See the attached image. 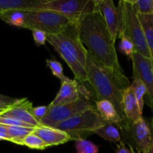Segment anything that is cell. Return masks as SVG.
I'll use <instances>...</instances> for the list:
<instances>
[{
  "instance_id": "obj_1",
  "label": "cell",
  "mask_w": 153,
  "mask_h": 153,
  "mask_svg": "<svg viewBox=\"0 0 153 153\" xmlns=\"http://www.w3.org/2000/svg\"><path fill=\"white\" fill-rule=\"evenodd\" d=\"M77 23L81 41L86 46L88 53L118 74L125 75L120 64L115 42L100 10L86 15Z\"/></svg>"
},
{
  "instance_id": "obj_2",
  "label": "cell",
  "mask_w": 153,
  "mask_h": 153,
  "mask_svg": "<svg viewBox=\"0 0 153 153\" xmlns=\"http://www.w3.org/2000/svg\"><path fill=\"white\" fill-rule=\"evenodd\" d=\"M86 73L87 82L92 86L97 96V100L110 101L114 105L120 117L124 120H127L122 106L123 94L131 85L126 76L118 74L88 52L87 55Z\"/></svg>"
},
{
  "instance_id": "obj_3",
  "label": "cell",
  "mask_w": 153,
  "mask_h": 153,
  "mask_svg": "<svg viewBox=\"0 0 153 153\" xmlns=\"http://www.w3.org/2000/svg\"><path fill=\"white\" fill-rule=\"evenodd\" d=\"M46 41L64 60L76 81L87 82L86 61L88 51L82 43L77 22L70 24L61 33L47 34Z\"/></svg>"
},
{
  "instance_id": "obj_4",
  "label": "cell",
  "mask_w": 153,
  "mask_h": 153,
  "mask_svg": "<svg viewBox=\"0 0 153 153\" xmlns=\"http://www.w3.org/2000/svg\"><path fill=\"white\" fill-rule=\"evenodd\" d=\"M120 26L117 37H126L131 40L134 46V52L146 58H151V52L146 44L143 28L138 18V14L131 4V0L119 1Z\"/></svg>"
},
{
  "instance_id": "obj_5",
  "label": "cell",
  "mask_w": 153,
  "mask_h": 153,
  "mask_svg": "<svg viewBox=\"0 0 153 153\" xmlns=\"http://www.w3.org/2000/svg\"><path fill=\"white\" fill-rule=\"evenodd\" d=\"M109 123L102 118L94 107L72 117L70 119L57 124L53 128L67 133L71 140H76L83 135L94 133L100 127Z\"/></svg>"
},
{
  "instance_id": "obj_6",
  "label": "cell",
  "mask_w": 153,
  "mask_h": 153,
  "mask_svg": "<svg viewBox=\"0 0 153 153\" xmlns=\"http://www.w3.org/2000/svg\"><path fill=\"white\" fill-rule=\"evenodd\" d=\"M71 23L72 21L57 12L39 9L26 11L23 28L39 30L54 35L61 33Z\"/></svg>"
},
{
  "instance_id": "obj_7",
  "label": "cell",
  "mask_w": 153,
  "mask_h": 153,
  "mask_svg": "<svg viewBox=\"0 0 153 153\" xmlns=\"http://www.w3.org/2000/svg\"><path fill=\"white\" fill-rule=\"evenodd\" d=\"M40 10L57 12L73 22L98 10L97 0H47Z\"/></svg>"
},
{
  "instance_id": "obj_8",
  "label": "cell",
  "mask_w": 153,
  "mask_h": 153,
  "mask_svg": "<svg viewBox=\"0 0 153 153\" xmlns=\"http://www.w3.org/2000/svg\"><path fill=\"white\" fill-rule=\"evenodd\" d=\"M93 107L88 96L82 95L76 101L63 105L49 108L46 116L40 121V125L55 127L57 124Z\"/></svg>"
},
{
  "instance_id": "obj_9",
  "label": "cell",
  "mask_w": 153,
  "mask_h": 153,
  "mask_svg": "<svg viewBox=\"0 0 153 153\" xmlns=\"http://www.w3.org/2000/svg\"><path fill=\"white\" fill-rule=\"evenodd\" d=\"M132 61L133 78L141 81L147 90V105L153 109V70L151 58L134 52Z\"/></svg>"
},
{
  "instance_id": "obj_10",
  "label": "cell",
  "mask_w": 153,
  "mask_h": 153,
  "mask_svg": "<svg viewBox=\"0 0 153 153\" xmlns=\"http://www.w3.org/2000/svg\"><path fill=\"white\" fill-rule=\"evenodd\" d=\"M125 127L130 131L137 151L140 153H149L153 143V131L147 121L142 117L135 122L127 121Z\"/></svg>"
},
{
  "instance_id": "obj_11",
  "label": "cell",
  "mask_w": 153,
  "mask_h": 153,
  "mask_svg": "<svg viewBox=\"0 0 153 153\" xmlns=\"http://www.w3.org/2000/svg\"><path fill=\"white\" fill-rule=\"evenodd\" d=\"M33 105L27 98L17 100L0 114L1 117H9L36 127L40 125L32 113Z\"/></svg>"
},
{
  "instance_id": "obj_12",
  "label": "cell",
  "mask_w": 153,
  "mask_h": 153,
  "mask_svg": "<svg viewBox=\"0 0 153 153\" xmlns=\"http://www.w3.org/2000/svg\"><path fill=\"white\" fill-rule=\"evenodd\" d=\"M97 7L104 19L114 42L117 38L120 26V11L112 0H97Z\"/></svg>"
},
{
  "instance_id": "obj_13",
  "label": "cell",
  "mask_w": 153,
  "mask_h": 153,
  "mask_svg": "<svg viewBox=\"0 0 153 153\" xmlns=\"http://www.w3.org/2000/svg\"><path fill=\"white\" fill-rule=\"evenodd\" d=\"M61 82V88L56 97L49 105V108L63 105L73 102L82 97L81 86L76 79L72 80L68 77Z\"/></svg>"
},
{
  "instance_id": "obj_14",
  "label": "cell",
  "mask_w": 153,
  "mask_h": 153,
  "mask_svg": "<svg viewBox=\"0 0 153 153\" xmlns=\"http://www.w3.org/2000/svg\"><path fill=\"white\" fill-rule=\"evenodd\" d=\"M33 133L41 138L48 147L64 144L71 140L70 136L64 131L46 126H37L34 128Z\"/></svg>"
},
{
  "instance_id": "obj_15",
  "label": "cell",
  "mask_w": 153,
  "mask_h": 153,
  "mask_svg": "<svg viewBox=\"0 0 153 153\" xmlns=\"http://www.w3.org/2000/svg\"><path fill=\"white\" fill-rule=\"evenodd\" d=\"M47 0H0V13L11 10L31 11L41 9Z\"/></svg>"
},
{
  "instance_id": "obj_16",
  "label": "cell",
  "mask_w": 153,
  "mask_h": 153,
  "mask_svg": "<svg viewBox=\"0 0 153 153\" xmlns=\"http://www.w3.org/2000/svg\"><path fill=\"white\" fill-rule=\"evenodd\" d=\"M122 106L126 119L129 123L135 122L143 117V113L140 111L138 103L130 86L123 94Z\"/></svg>"
},
{
  "instance_id": "obj_17",
  "label": "cell",
  "mask_w": 153,
  "mask_h": 153,
  "mask_svg": "<svg viewBox=\"0 0 153 153\" xmlns=\"http://www.w3.org/2000/svg\"><path fill=\"white\" fill-rule=\"evenodd\" d=\"M95 102L97 111L102 117V118L106 122L109 123L120 124L126 121L120 117L114 105L108 100H97Z\"/></svg>"
},
{
  "instance_id": "obj_18",
  "label": "cell",
  "mask_w": 153,
  "mask_h": 153,
  "mask_svg": "<svg viewBox=\"0 0 153 153\" xmlns=\"http://www.w3.org/2000/svg\"><path fill=\"white\" fill-rule=\"evenodd\" d=\"M7 131V141L17 145H22L23 139L34 131V128L6 126Z\"/></svg>"
},
{
  "instance_id": "obj_19",
  "label": "cell",
  "mask_w": 153,
  "mask_h": 153,
  "mask_svg": "<svg viewBox=\"0 0 153 153\" xmlns=\"http://www.w3.org/2000/svg\"><path fill=\"white\" fill-rule=\"evenodd\" d=\"M138 14V13H137ZM146 44L150 52H153V14H138Z\"/></svg>"
},
{
  "instance_id": "obj_20",
  "label": "cell",
  "mask_w": 153,
  "mask_h": 153,
  "mask_svg": "<svg viewBox=\"0 0 153 153\" xmlns=\"http://www.w3.org/2000/svg\"><path fill=\"white\" fill-rule=\"evenodd\" d=\"M94 133L108 141L114 143L121 141V135L119 129L113 123H107L100 127Z\"/></svg>"
},
{
  "instance_id": "obj_21",
  "label": "cell",
  "mask_w": 153,
  "mask_h": 153,
  "mask_svg": "<svg viewBox=\"0 0 153 153\" xmlns=\"http://www.w3.org/2000/svg\"><path fill=\"white\" fill-rule=\"evenodd\" d=\"M25 13L23 10H11L0 13V19L9 25L23 28L25 19Z\"/></svg>"
},
{
  "instance_id": "obj_22",
  "label": "cell",
  "mask_w": 153,
  "mask_h": 153,
  "mask_svg": "<svg viewBox=\"0 0 153 153\" xmlns=\"http://www.w3.org/2000/svg\"><path fill=\"white\" fill-rule=\"evenodd\" d=\"M130 88L132 91L136 100L138 103L140 111L143 113L144 105V97L147 95V90L143 82L138 79H134L132 83L130 85Z\"/></svg>"
},
{
  "instance_id": "obj_23",
  "label": "cell",
  "mask_w": 153,
  "mask_h": 153,
  "mask_svg": "<svg viewBox=\"0 0 153 153\" xmlns=\"http://www.w3.org/2000/svg\"><path fill=\"white\" fill-rule=\"evenodd\" d=\"M22 146H25L30 149H38V150H43L48 147L44 141L33 132L23 139L22 142Z\"/></svg>"
},
{
  "instance_id": "obj_24",
  "label": "cell",
  "mask_w": 153,
  "mask_h": 153,
  "mask_svg": "<svg viewBox=\"0 0 153 153\" xmlns=\"http://www.w3.org/2000/svg\"><path fill=\"white\" fill-rule=\"evenodd\" d=\"M76 153H98L99 148L90 140L80 137L75 140Z\"/></svg>"
},
{
  "instance_id": "obj_25",
  "label": "cell",
  "mask_w": 153,
  "mask_h": 153,
  "mask_svg": "<svg viewBox=\"0 0 153 153\" xmlns=\"http://www.w3.org/2000/svg\"><path fill=\"white\" fill-rule=\"evenodd\" d=\"M138 14H153V0H131Z\"/></svg>"
},
{
  "instance_id": "obj_26",
  "label": "cell",
  "mask_w": 153,
  "mask_h": 153,
  "mask_svg": "<svg viewBox=\"0 0 153 153\" xmlns=\"http://www.w3.org/2000/svg\"><path fill=\"white\" fill-rule=\"evenodd\" d=\"M46 65L52 71V74L55 77L58 78L61 80V82L64 81L67 78V76H64L63 73V67L61 64L58 61H55V60H46Z\"/></svg>"
},
{
  "instance_id": "obj_27",
  "label": "cell",
  "mask_w": 153,
  "mask_h": 153,
  "mask_svg": "<svg viewBox=\"0 0 153 153\" xmlns=\"http://www.w3.org/2000/svg\"><path fill=\"white\" fill-rule=\"evenodd\" d=\"M120 39L121 41L120 43V49L128 58L131 59L134 52V44L131 40L127 37H120Z\"/></svg>"
},
{
  "instance_id": "obj_28",
  "label": "cell",
  "mask_w": 153,
  "mask_h": 153,
  "mask_svg": "<svg viewBox=\"0 0 153 153\" xmlns=\"http://www.w3.org/2000/svg\"><path fill=\"white\" fill-rule=\"evenodd\" d=\"M49 105H41V106H37V107H34L32 109V113L35 119L40 123V121L46 115L47 112L49 111Z\"/></svg>"
},
{
  "instance_id": "obj_29",
  "label": "cell",
  "mask_w": 153,
  "mask_h": 153,
  "mask_svg": "<svg viewBox=\"0 0 153 153\" xmlns=\"http://www.w3.org/2000/svg\"><path fill=\"white\" fill-rule=\"evenodd\" d=\"M31 31H32L33 39H34L36 45L38 46L45 45L46 42V35L47 34L43 31H39V30H33Z\"/></svg>"
},
{
  "instance_id": "obj_30",
  "label": "cell",
  "mask_w": 153,
  "mask_h": 153,
  "mask_svg": "<svg viewBox=\"0 0 153 153\" xmlns=\"http://www.w3.org/2000/svg\"><path fill=\"white\" fill-rule=\"evenodd\" d=\"M115 153H135V152L133 149L132 146H127L123 142H121L117 146V149Z\"/></svg>"
},
{
  "instance_id": "obj_31",
  "label": "cell",
  "mask_w": 153,
  "mask_h": 153,
  "mask_svg": "<svg viewBox=\"0 0 153 153\" xmlns=\"http://www.w3.org/2000/svg\"><path fill=\"white\" fill-rule=\"evenodd\" d=\"M0 138L2 140H7V126L2 124H0Z\"/></svg>"
},
{
  "instance_id": "obj_32",
  "label": "cell",
  "mask_w": 153,
  "mask_h": 153,
  "mask_svg": "<svg viewBox=\"0 0 153 153\" xmlns=\"http://www.w3.org/2000/svg\"><path fill=\"white\" fill-rule=\"evenodd\" d=\"M0 100L12 104V103H13L15 101H16V99L10 98V97H7V96H4V95H1V94H0Z\"/></svg>"
},
{
  "instance_id": "obj_33",
  "label": "cell",
  "mask_w": 153,
  "mask_h": 153,
  "mask_svg": "<svg viewBox=\"0 0 153 153\" xmlns=\"http://www.w3.org/2000/svg\"><path fill=\"white\" fill-rule=\"evenodd\" d=\"M151 61H152V70H153V52H151Z\"/></svg>"
},
{
  "instance_id": "obj_34",
  "label": "cell",
  "mask_w": 153,
  "mask_h": 153,
  "mask_svg": "<svg viewBox=\"0 0 153 153\" xmlns=\"http://www.w3.org/2000/svg\"><path fill=\"white\" fill-rule=\"evenodd\" d=\"M149 153H153V143H152V146H151V149H150V150H149Z\"/></svg>"
},
{
  "instance_id": "obj_35",
  "label": "cell",
  "mask_w": 153,
  "mask_h": 153,
  "mask_svg": "<svg viewBox=\"0 0 153 153\" xmlns=\"http://www.w3.org/2000/svg\"><path fill=\"white\" fill-rule=\"evenodd\" d=\"M3 111H4V110H2V109H0V114H1V112Z\"/></svg>"
},
{
  "instance_id": "obj_36",
  "label": "cell",
  "mask_w": 153,
  "mask_h": 153,
  "mask_svg": "<svg viewBox=\"0 0 153 153\" xmlns=\"http://www.w3.org/2000/svg\"><path fill=\"white\" fill-rule=\"evenodd\" d=\"M152 129H153V118H152Z\"/></svg>"
}]
</instances>
